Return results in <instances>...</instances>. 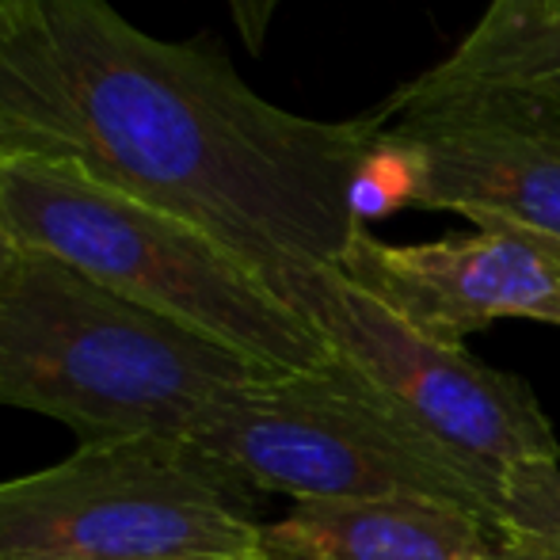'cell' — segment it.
<instances>
[{"label": "cell", "mask_w": 560, "mask_h": 560, "mask_svg": "<svg viewBox=\"0 0 560 560\" xmlns=\"http://www.w3.org/2000/svg\"><path fill=\"white\" fill-rule=\"evenodd\" d=\"M495 530H500V541L560 546V462L518 465L503 480Z\"/></svg>", "instance_id": "cell-11"}, {"label": "cell", "mask_w": 560, "mask_h": 560, "mask_svg": "<svg viewBox=\"0 0 560 560\" xmlns=\"http://www.w3.org/2000/svg\"><path fill=\"white\" fill-rule=\"evenodd\" d=\"M488 560H560V546H549V541H500Z\"/></svg>", "instance_id": "cell-12"}, {"label": "cell", "mask_w": 560, "mask_h": 560, "mask_svg": "<svg viewBox=\"0 0 560 560\" xmlns=\"http://www.w3.org/2000/svg\"><path fill=\"white\" fill-rule=\"evenodd\" d=\"M290 310L302 313L416 435L462 465L495 511L503 480L518 465L560 462L553 423L523 377L416 332L336 267L305 275L290 290Z\"/></svg>", "instance_id": "cell-6"}, {"label": "cell", "mask_w": 560, "mask_h": 560, "mask_svg": "<svg viewBox=\"0 0 560 560\" xmlns=\"http://www.w3.org/2000/svg\"><path fill=\"white\" fill-rule=\"evenodd\" d=\"M38 0H0V35L15 31L20 23H27L35 15Z\"/></svg>", "instance_id": "cell-14"}, {"label": "cell", "mask_w": 560, "mask_h": 560, "mask_svg": "<svg viewBox=\"0 0 560 560\" xmlns=\"http://www.w3.org/2000/svg\"><path fill=\"white\" fill-rule=\"evenodd\" d=\"M233 560H264V557H233Z\"/></svg>", "instance_id": "cell-16"}, {"label": "cell", "mask_w": 560, "mask_h": 560, "mask_svg": "<svg viewBox=\"0 0 560 560\" xmlns=\"http://www.w3.org/2000/svg\"><path fill=\"white\" fill-rule=\"evenodd\" d=\"M443 100H518L560 112V0H488L457 50L400 84L377 112Z\"/></svg>", "instance_id": "cell-10"}, {"label": "cell", "mask_w": 560, "mask_h": 560, "mask_svg": "<svg viewBox=\"0 0 560 560\" xmlns=\"http://www.w3.org/2000/svg\"><path fill=\"white\" fill-rule=\"evenodd\" d=\"M385 122V145L408 172V207L560 248V138L492 100H443Z\"/></svg>", "instance_id": "cell-7"}, {"label": "cell", "mask_w": 560, "mask_h": 560, "mask_svg": "<svg viewBox=\"0 0 560 560\" xmlns=\"http://www.w3.org/2000/svg\"><path fill=\"white\" fill-rule=\"evenodd\" d=\"M385 115L305 118L252 92L218 38L145 35L112 0H38L0 35V153H46L202 229L282 302L339 267Z\"/></svg>", "instance_id": "cell-1"}, {"label": "cell", "mask_w": 560, "mask_h": 560, "mask_svg": "<svg viewBox=\"0 0 560 560\" xmlns=\"http://www.w3.org/2000/svg\"><path fill=\"white\" fill-rule=\"evenodd\" d=\"M256 495L191 439L81 443L50 469L0 480V560L259 557Z\"/></svg>", "instance_id": "cell-4"}, {"label": "cell", "mask_w": 560, "mask_h": 560, "mask_svg": "<svg viewBox=\"0 0 560 560\" xmlns=\"http://www.w3.org/2000/svg\"><path fill=\"white\" fill-rule=\"evenodd\" d=\"M264 374L46 252L23 248L0 279V405L50 416L81 443L191 439L229 389Z\"/></svg>", "instance_id": "cell-2"}, {"label": "cell", "mask_w": 560, "mask_h": 560, "mask_svg": "<svg viewBox=\"0 0 560 560\" xmlns=\"http://www.w3.org/2000/svg\"><path fill=\"white\" fill-rule=\"evenodd\" d=\"M492 518L423 495L294 503L264 526V560H488Z\"/></svg>", "instance_id": "cell-9"}, {"label": "cell", "mask_w": 560, "mask_h": 560, "mask_svg": "<svg viewBox=\"0 0 560 560\" xmlns=\"http://www.w3.org/2000/svg\"><path fill=\"white\" fill-rule=\"evenodd\" d=\"M23 256V244L15 241V233L8 229V222H4V214H0V279H4L8 271L15 267V259Z\"/></svg>", "instance_id": "cell-15"}, {"label": "cell", "mask_w": 560, "mask_h": 560, "mask_svg": "<svg viewBox=\"0 0 560 560\" xmlns=\"http://www.w3.org/2000/svg\"><path fill=\"white\" fill-rule=\"evenodd\" d=\"M191 443L233 469L252 492L310 500L423 495L495 523L485 488L416 435L339 354L313 370L264 374L229 389Z\"/></svg>", "instance_id": "cell-5"}, {"label": "cell", "mask_w": 560, "mask_h": 560, "mask_svg": "<svg viewBox=\"0 0 560 560\" xmlns=\"http://www.w3.org/2000/svg\"><path fill=\"white\" fill-rule=\"evenodd\" d=\"M492 104L511 107L515 115L530 118L534 126H541V130H549L553 138H560V112H546V107H534V104H518V100H492ZM423 107H428V104H423Z\"/></svg>", "instance_id": "cell-13"}, {"label": "cell", "mask_w": 560, "mask_h": 560, "mask_svg": "<svg viewBox=\"0 0 560 560\" xmlns=\"http://www.w3.org/2000/svg\"><path fill=\"white\" fill-rule=\"evenodd\" d=\"M0 214L23 248L61 259L271 374L332 359L328 339L214 236L100 184L66 156L0 153Z\"/></svg>", "instance_id": "cell-3"}, {"label": "cell", "mask_w": 560, "mask_h": 560, "mask_svg": "<svg viewBox=\"0 0 560 560\" xmlns=\"http://www.w3.org/2000/svg\"><path fill=\"white\" fill-rule=\"evenodd\" d=\"M336 271L416 332L450 347H465V336L495 320L560 328V248L515 229L389 244L362 225Z\"/></svg>", "instance_id": "cell-8"}]
</instances>
